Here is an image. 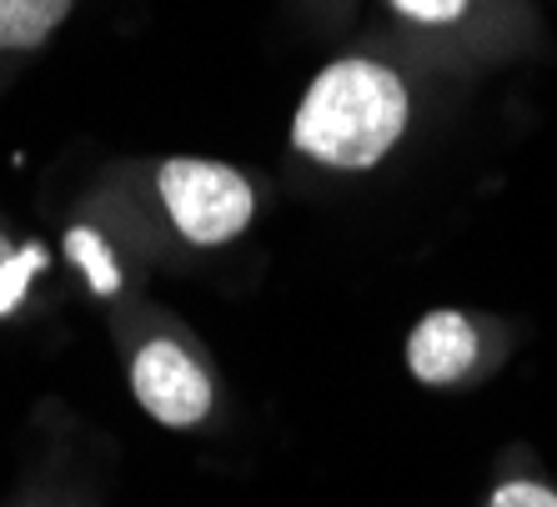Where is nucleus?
I'll return each mask as SVG.
<instances>
[{
    "instance_id": "nucleus-1",
    "label": "nucleus",
    "mask_w": 557,
    "mask_h": 507,
    "mask_svg": "<svg viewBox=\"0 0 557 507\" xmlns=\"http://www.w3.org/2000/svg\"><path fill=\"white\" fill-rule=\"evenodd\" d=\"M412 121L407 81L382 61L342 55L311 76L292 116V146L326 171H372L397 151Z\"/></svg>"
},
{
    "instance_id": "nucleus-2",
    "label": "nucleus",
    "mask_w": 557,
    "mask_h": 507,
    "mask_svg": "<svg viewBox=\"0 0 557 507\" xmlns=\"http://www.w3.org/2000/svg\"><path fill=\"white\" fill-rule=\"evenodd\" d=\"M146 191H151V207L166 222V232L196 251L232 247L236 236H247L251 217H257L251 176L226 161L166 157L151 166Z\"/></svg>"
},
{
    "instance_id": "nucleus-3",
    "label": "nucleus",
    "mask_w": 557,
    "mask_h": 507,
    "mask_svg": "<svg viewBox=\"0 0 557 507\" xmlns=\"http://www.w3.org/2000/svg\"><path fill=\"white\" fill-rule=\"evenodd\" d=\"M126 382L131 397L166 432H191L201 428L216 407V382L211 367L201 362V351L186 337H176L171 326H151L131 342L126 351Z\"/></svg>"
},
{
    "instance_id": "nucleus-4",
    "label": "nucleus",
    "mask_w": 557,
    "mask_h": 507,
    "mask_svg": "<svg viewBox=\"0 0 557 507\" xmlns=\"http://www.w3.org/2000/svg\"><path fill=\"white\" fill-rule=\"evenodd\" d=\"M478 357H482V332L457 307L428 312L407 337V372L422 387H453L478 367Z\"/></svg>"
},
{
    "instance_id": "nucleus-5",
    "label": "nucleus",
    "mask_w": 557,
    "mask_h": 507,
    "mask_svg": "<svg viewBox=\"0 0 557 507\" xmlns=\"http://www.w3.org/2000/svg\"><path fill=\"white\" fill-rule=\"evenodd\" d=\"M61 251H65V261H71V272L81 276V286H86L96 301H121L131 292L126 251H121V242L106 232L96 217H81V222L65 226Z\"/></svg>"
},
{
    "instance_id": "nucleus-6",
    "label": "nucleus",
    "mask_w": 557,
    "mask_h": 507,
    "mask_svg": "<svg viewBox=\"0 0 557 507\" xmlns=\"http://www.w3.org/2000/svg\"><path fill=\"white\" fill-rule=\"evenodd\" d=\"M76 0H0V55L40 51L71 21Z\"/></svg>"
},
{
    "instance_id": "nucleus-7",
    "label": "nucleus",
    "mask_w": 557,
    "mask_h": 507,
    "mask_svg": "<svg viewBox=\"0 0 557 507\" xmlns=\"http://www.w3.org/2000/svg\"><path fill=\"white\" fill-rule=\"evenodd\" d=\"M46 247L36 242H15V236L0 232V322H11L21 307L30 301V286L46 272Z\"/></svg>"
},
{
    "instance_id": "nucleus-8",
    "label": "nucleus",
    "mask_w": 557,
    "mask_h": 507,
    "mask_svg": "<svg viewBox=\"0 0 557 507\" xmlns=\"http://www.w3.org/2000/svg\"><path fill=\"white\" fill-rule=\"evenodd\" d=\"M392 11L412 26H453V21H462L467 0H392Z\"/></svg>"
},
{
    "instance_id": "nucleus-9",
    "label": "nucleus",
    "mask_w": 557,
    "mask_h": 507,
    "mask_svg": "<svg viewBox=\"0 0 557 507\" xmlns=\"http://www.w3.org/2000/svg\"><path fill=\"white\" fill-rule=\"evenodd\" d=\"M487 507H557V493L547 482H532V478H512V482H497Z\"/></svg>"
}]
</instances>
